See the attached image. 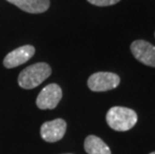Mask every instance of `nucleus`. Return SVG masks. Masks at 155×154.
Here are the masks:
<instances>
[{
    "label": "nucleus",
    "mask_w": 155,
    "mask_h": 154,
    "mask_svg": "<svg viewBox=\"0 0 155 154\" xmlns=\"http://www.w3.org/2000/svg\"><path fill=\"white\" fill-rule=\"evenodd\" d=\"M120 84V77L112 72H96L88 78L87 85L94 92L112 90Z\"/></svg>",
    "instance_id": "3"
},
{
    "label": "nucleus",
    "mask_w": 155,
    "mask_h": 154,
    "mask_svg": "<svg viewBox=\"0 0 155 154\" xmlns=\"http://www.w3.org/2000/svg\"><path fill=\"white\" fill-rule=\"evenodd\" d=\"M68 154H69V153H68Z\"/></svg>",
    "instance_id": "12"
},
{
    "label": "nucleus",
    "mask_w": 155,
    "mask_h": 154,
    "mask_svg": "<svg viewBox=\"0 0 155 154\" xmlns=\"http://www.w3.org/2000/svg\"><path fill=\"white\" fill-rule=\"evenodd\" d=\"M66 122L57 118L51 121H47L42 124L40 128V135L42 139L47 142H56L63 138L65 132H66Z\"/></svg>",
    "instance_id": "6"
},
{
    "label": "nucleus",
    "mask_w": 155,
    "mask_h": 154,
    "mask_svg": "<svg viewBox=\"0 0 155 154\" xmlns=\"http://www.w3.org/2000/svg\"><path fill=\"white\" fill-rule=\"evenodd\" d=\"M130 50L136 59L147 66L155 67V46L148 41L135 40L131 43Z\"/></svg>",
    "instance_id": "5"
},
{
    "label": "nucleus",
    "mask_w": 155,
    "mask_h": 154,
    "mask_svg": "<svg viewBox=\"0 0 155 154\" xmlns=\"http://www.w3.org/2000/svg\"><path fill=\"white\" fill-rule=\"evenodd\" d=\"M51 72V67L45 62L32 64L20 72L18 84L23 89H33L47 79Z\"/></svg>",
    "instance_id": "1"
},
{
    "label": "nucleus",
    "mask_w": 155,
    "mask_h": 154,
    "mask_svg": "<svg viewBox=\"0 0 155 154\" xmlns=\"http://www.w3.org/2000/svg\"><path fill=\"white\" fill-rule=\"evenodd\" d=\"M21 10L28 13H43L48 10L50 0H7Z\"/></svg>",
    "instance_id": "8"
},
{
    "label": "nucleus",
    "mask_w": 155,
    "mask_h": 154,
    "mask_svg": "<svg viewBox=\"0 0 155 154\" xmlns=\"http://www.w3.org/2000/svg\"><path fill=\"white\" fill-rule=\"evenodd\" d=\"M62 98V90L58 84L51 83L45 86L38 94L36 105L39 109H54Z\"/></svg>",
    "instance_id": "4"
},
{
    "label": "nucleus",
    "mask_w": 155,
    "mask_h": 154,
    "mask_svg": "<svg viewBox=\"0 0 155 154\" xmlns=\"http://www.w3.org/2000/svg\"><path fill=\"white\" fill-rule=\"evenodd\" d=\"M154 35H155V34H154Z\"/></svg>",
    "instance_id": "13"
},
{
    "label": "nucleus",
    "mask_w": 155,
    "mask_h": 154,
    "mask_svg": "<svg viewBox=\"0 0 155 154\" xmlns=\"http://www.w3.org/2000/svg\"><path fill=\"white\" fill-rule=\"evenodd\" d=\"M84 149L87 154H111L107 144L95 135H89L85 138Z\"/></svg>",
    "instance_id": "9"
},
{
    "label": "nucleus",
    "mask_w": 155,
    "mask_h": 154,
    "mask_svg": "<svg viewBox=\"0 0 155 154\" xmlns=\"http://www.w3.org/2000/svg\"><path fill=\"white\" fill-rule=\"evenodd\" d=\"M87 1L95 6H101V7H103V6L114 5L119 2L120 0H87Z\"/></svg>",
    "instance_id": "10"
},
{
    "label": "nucleus",
    "mask_w": 155,
    "mask_h": 154,
    "mask_svg": "<svg viewBox=\"0 0 155 154\" xmlns=\"http://www.w3.org/2000/svg\"><path fill=\"white\" fill-rule=\"evenodd\" d=\"M138 116L133 109L114 106L108 110L106 121L110 128L115 131H127L137 123Z\"/></svg>",
    "instance_id": "2"
},
{
    "label": "nucleus",
    "mask_w": 155,
    "mask_h": 154,
    "mask_svg": "<svg viewBox=\"0 0 155 154\" xmlns=\"http://www.w3.org/2000/svg\"><path fill=\"white\" fill-rule=\"evenodd\" d=\"M149 154H155V151H154V152H151V153H149Z\"/></svg>",
    "instance_id": "11"
},
{
    "label": "nucleus",
    "mask_w": 155,
    "mask_h": 154,
    "mask_svg": "<svg viewBox=\"0 0 155 154\" xmlns=\"http://www.w3.org/2000/svg\"><path fill=\"white\" fill-rule=\"evenodd\" d=\"M35 53V48L32 45H23L14 49L6 55L3 65L6 68H14L27 62Z\"/></svg>",
    "instance_id": "7"
}]
</instances>
